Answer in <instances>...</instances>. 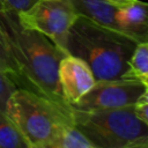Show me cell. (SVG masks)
Returning a JSON list of instances; mask_svg holds the SVG:
<instances>
[{"label":"cell","mask_w":148,"mask_h":148,"mask_svg":"<svg viewBox=\"0 0 148 148\" xmlns=\"http://www.w3.org/2000/svg\"><path fill=\"white\" fill-rule=\"evenodd\" d=\"M17 15L24 27L43 34L64 51L68 31L77 18L68 0H37Z\"/></svg>","instance_id":"5b68a950"},{"label":"cell","mask_w":148,"mask_h":148,"mask_svg":"<svg viewBox=\"0 0 148 148\" xmlns=\"http://www.w3.org/2000/svg\"><path fill=\"white\" fill-rule=\"evenodd\" d=\"M68 1L71 2L77 16H82L102 27L121 32L116 17L118 7L113 6L112 3L105 0H68Z\"/></svg>","instance_id":"9c48e42d"},{"label":"cell","mask_w":148,"mask_h":148,"mask_svg":"<svg viewBox=\"0 0 148 148\" xmlns=\"http://www.w3.org/2000/svg\"><path fill=\"white\" fill-rule=\"evenodd\" d=\"M16 88L17 87L0 69V114L6 116V108H7L8 98Z\"/></svg>","instance_id":"5bb4252c"},{"label":"cell","mask_w":148,"mask_h":148,"mask_svg":"<svg viewBox=\"0 0 148 148\" xmlns=\"http://www.w3.org/2000/svg\"><path fill=\"white\" fill-rule=\"evenodd\" d=\"M0 148H31L22 132L3 114H0Z\"/></svg>","instance_id":"7c38bea8"},{"label":"cell","mask_w":148,"mask_h":148,"mask_svg":"<svg viewBox=\"0 0 148 148\" xmlns=\"http://www.w3.org/2000/svg\"><path fill=\"white\" fill-rule=\"evenodd\" d=\"M146 90V84L136 79L97 81L95 86L72 106L76 110L96 111L134 106Z\"/></svg>","instance_id":"8992f818"},{"label":"cell","mask_w":148,"mask_h":148,"mask_svg":"<svg viewBox=\"0 0 148 148\" xmlns=\"http://www.w3.org/2000/svg\"><path fill=\"white\" fill-rule=\"evenodd\" d=\"M6 117L22 132L31 148H43L64 127L74 125L69 103L24 88H16L9 96Z\"/></svg>","instance_id":"3957f363"},{"label":"cell","mask_w":148,"mask_h":148,"mask_svg":"<svg viewBox=\"0 0 148 148\" xmlns=\"http://www.w3.org/2000/svg\"><path fill=\"white\" fill-rule=\"evenodd\" d=\"M110 3H112L113 6L118 7V8H121V7H125L127 5H131L132 2H134L135 0H105Z\"/></svg>","instance_id":"ac0fdd59"},{"label":"cell","mask_w":148,"mask_h":148,"mask_svg":"<svg viewBox=\"0 0 148 148\" xmlns=\"http://www.w3.org/2000/svg\"><path fill=\"white\" fill-rule=\"evenodd\" d=\"M126 148H148V136H143V138L136 140L135 142L131 143Z\"/></svg>","instance_id":"e0dca14e"},{"label":"cell","mask_w":148,"mask_h":148,"mask_svg":"<svg viewBox=\"0 0 148 148\" xmlns=\"http://www.w3.org/2000/svg\"><path fill=\"white\" fill-rule=\"evenodd\" d=\"M143 83H145V84H146V86H148V77H147V79H146V80H145V81H143Z\"/></svg>","instance_id":"d6986e66"},{"label":"cell","mask_w":148,"mask_h":148,"mask_svg":"<svg viewBox=\"0 0 148 148\" xmlns=\"http://www.w3.org/2000/svg\"><path fill=\"white\" fill-rule=\"evenodd\" d=\"M0 27L28 90L65 101L58 69L67 54L43 34L24 27L15 12L0 13Z\"/></svg>","instance_id":"6da1fadb"},{"label":"cell","mask_w":148,"mask_h":148,"mask_svg":"<svg viewBox=\"0 0 148 148\" xmlns=\"http://www.w3.org/2000/svg\"><path fill=\"white\" fill-rule=\"evenodd\" d=\"M62 96L71 105L83 97L97 82L89 65L79 57L66 54L58 69Z\"/></svg>","instance_id":"52a82bcc"},{"label":"cell","mask_w":148,"mask_h":148,"mask_svg":"<svg viewBox=\"0 0 148 148\" xmlns=\"http://www.w3.org/2000/svg\"><path fill=\"white\" fill-rule=\"evenodd\" d=\"M43 148H97L74 125H68Z\"/></svg>","instance_id":"8fae6325"},{"label":"cell","mask_w":148,"mask_h":148,"mask_svg":"<svg viewBox=\"0 0 148 148\" xmlns=\"http://www.w3.org/2000/svg\"><path fill=\"white\" fill-rule=\"evenodd\" d=\"M37 0H0V13L24 12L29 9Z\"/></svg>","instance_id":"9a60e30c"},{"label":"cell","mask_w":148,"mask_h":148,"mask_svg":"<svg viewBox=\"0 0 148 148\" xmlns=\"http://www.w3.org/2000/svg\"><path fill=\"white\" fill-rule=\"evenodd\" d=\"M0 69L17 88L27 89L24 79L20 72L16 61L13 58V54L5 38V35L1 30V27H0Z\"/></svg>","instance_id":"30bf717a"},{"label":"cell","mask_w":148,"mask_h":148,"mask_svg":"<svg viewBox=\"0 0 148 148\" xmlns=\"http://www.w3.org/2000/svg\"><path fill=\"white\" fill-rule=\"evenodd\" d=\"M130 77L145 81L148 77V42L138 43L128 62Z\"/></svg>","instance_id":"4fadbf2b"},{"label":"cell","mask_w":148,"mask_h":148,"mask_svg":"<svg viewBox=\"0 0 148 148\" xmlns=\"http://www.w3.org/2000/svg\"><path fill=\"white\" fill-rule=\"evenodd\" d=\"M138 42L130 36L77 16L71 27L65 51L84 60L96 81L130 77V59Z\"/></svg>","instance_id":"7a4b0ae2"},{"label":"cell","mask_w":148,"mask_h":148,"mask_svg":"<svg viewBox=\"0 0 148 148\" xmlns=\"http://www.w3.org/2000/svg\"><path fill=\"white\" fill-rule=\"evenodd\" d=\"M74 126L97 148H126L148 136V126L134 106L83 111L73 108Z\"/></svg>","instance_id":"277c9868"},{"label":"cell","mask_w":148,"mask_h":148,"mask_svg":"<svg viewBox=\"0 0 148 148\" xmlns=\"http://www.w3.org/2000/svg\"><path fill=\"white\" fill-rule=\"evenodd\" d=\"M116 17L121 32L138 43L148 42V2L135 0L118 8Z\"/></svg>","instance_id":"ba28073f"},{"label":"cell","mask_w":148,"mask_h":148,"mask_svg":"<svg viewBox=\"0 0 148 148\" xmlns=\"http://www.w3.org/2000/svg\"><path fill=\"white\" fill-rule=\"evenodd\" d=\"M135 112L139 118L148 126V103H139L135 105Z\"/></svg>","instance_id":"2e32d148"}]
</instances>
